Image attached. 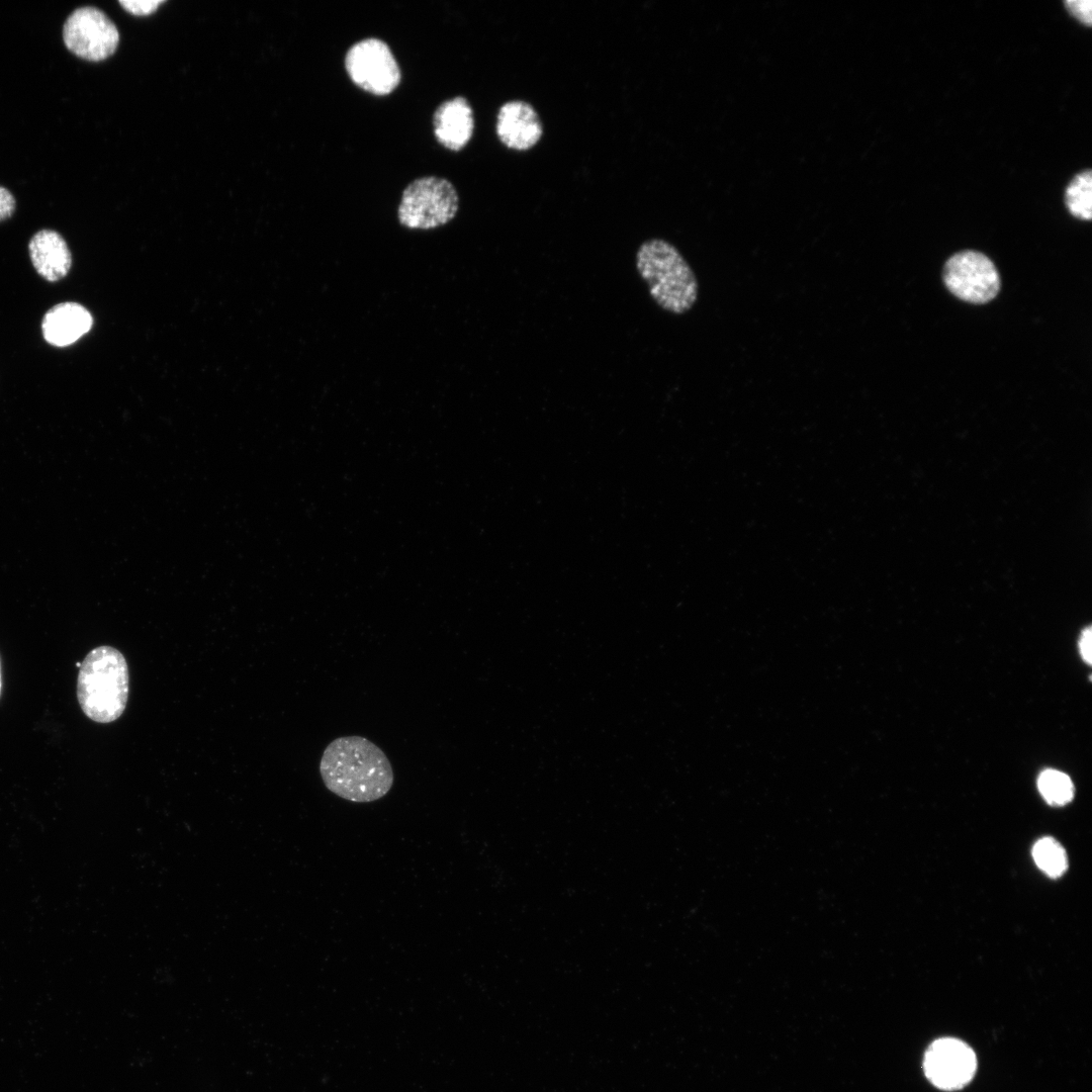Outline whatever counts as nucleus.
<instances>
[{
  "mask_svg": "<svg viewBox=\"0 0 1092 1092\" xmlns=\"http://www.w3.org/2000/svg\"><path fill=\"white\" fill-rule=\"evenodd\" d=\"M320 774L330 792L356 803L381 799L394 781L386 754L375 743L358 735L342 736L330 742L321 758Z\"/></svg>",
  "mask_w": 1092,
  "mask_h": 1092,
  "instance_id": "nucleus-1",
  "label": "nucleus"
},
{
  "mask_svg": "<svg viewBox=\"0 0 1092 1092\" xmlns=\"http://www.w3.org/2000/svg\"><path fill=\"white\" fill-rule=\"evenodd\" d=\"M635 265L653 301L672 314L688 312L697 302V277L675 246L663 239L643 242Z\"/></svg>",
  "mask_w": 1092,
  "mask_h": 1092,
  "instance_id": "nucleus-2",
  "label": "nucleus"
},
{
  "mask_svg": "<svg viewBox=\"0 0 1092 1092\" xmlns=\"http://www.w3.org/2000/svg\"><path fill=\"white\" fill-rule=\"evenodd\" d=\"M128 667L124 656L111 646L92 649L81 662L77 698L84 714L109 723L123 713L128 698Z\"/></svg>",
  "mask_w": 1092,
  "mask_h": 1092,
  "instance_id": "nucleus-3",
  "label": "nucleus"
},
{
  "mask_svg": "<svg viewBox=\"0 0 1092 1092\" xmlns=\"http://www.w3.org/2000/svg\"><path fill=\"white\" fill-rule=\"evenodd\" d=\"M458 206V194L450 181L427 176L414 180L403 190L397 215L408 229L428 230L449 222Z\"/></svg>",
  "mask_w": 1092,
  "mask_h": 1092,
  "instance_id": "nucleus-4",
  "label": "nucleus"
},
{
  "mask_svg": "<svg viewBox=\"0 0 1092 1092\" xmlns=\"http://www.w3.org/2000/svg\"><path fill=\"white\" fill-rule=\"evenodd\" d=\"M345 67L358 87L378 96L391 93L401 78L399 66L389 47L374 37L354 43L347 52Z\"/></svg>",
  "mask_w": 1092,
  "mask_h": 1092,
  "instance_id": "nucleus-5",
  "label": "nucleus"
},
{
  "mask_svg": "<svg viewBox=\"0 0 1092 1092\" xmlns=\"http://www.w3.org/2000/svg\"><path fill=\"white\" fill-rule=\"evenodd\" d=\"M947 289L958 298L971 303H986L1000 289L999 273L993 262L976 251H962L945 263L942 273Z\"/></svg>",
  "mask_w": 1092,
  "mask_h": 1092,
  "instance_id": "nucleus-6",
  "label": "nucleus"
},
{
  "mask_svg": "<svg viewBox=\"0 0 1092 1092\" xmlns=\"http://www.w3.org/2000/svg\"><path fill=\"white\" fill-rule=\"evenodd\" d=\"M63 37L72 53L92 62L108 58L119 41L115 24L101 10L89 6L76 9L68 17Z\"/></svg>",
  "mask_w": 1092,
  "mask_h": 1092,
  "instance_id": "nucleus-7",
  "label": "nucleus"
},
{
  "mask_svg": "<svg viewBox=\"0 0 1092 1092\" xmlns=\"http://www.w3.org/2000/svg\"><path fill=\"white\" fill-rule=\"evenodd\" d=\"M924 1073L928 1080L943 1090H957L968 1084L977 1068L973 1050L962 1040L943 1037L933 1041L927 1049Z\"/></svg>",
  "mask_w": 1092,
  "mask_h": 1092,
  "instance_id": "nucleus-8",
  "label": "nucleus"
},
{
  "mask_svg": "<svg viewBox=\"0 0 1092 1092\" xmlns=\"http://www.w3.org/2000/svg\"><path fill=\"white\" fill-rule=\"evenodd\" d=\"M495 131L500 143L508 149L525 152L539 144L544 126L538 111L530 102L513 99L499 107Z\"/></svg>",
  "mask_w": 1092,
  "mask_h": 1092,
  "instance_id": "nucleus-9",
  "label": "nucleus"
},
{
  "mask_svg": "<svg viewBox=\"0 0 1092 1092\" xmlns=\"http://www.w3.org/2000/svg\"><path fill=\"white\" fill-rule=\"evenodd\" d=\"M434 133L444 147L459 151L470 141L474 129L473 111L462 96L444 101L433 117Z\"/></svg>",
  "mask_w": 1092,
  "mask_h": 1092,
  "instance_id": "nucleus-10",
  "label": "nucleus"
},
{
  "mask_svg": "<svg viewBox=\"0 0 1092 1092\" xmlns=\"http://www.w3.org/2000/svg\"><path fill=\"white\" fill-rule=\"evenodd\" d=\"M90 312L76 302H63L49 309L41 323L44 340L56 347L75 343L91 329Z\"/></svg>",
  "mask_w": 1092,
  "mask_h": 1092,
  "instance_id": "nucleus-11",
  "label": "nucleus"
},
{
  "mask_svg": "<svg viewBox=\"0 0 1092 1092\" xmlns=\"http://www.w3.org/2000/svg\"><path fill=\"white\" fill-rule=\"evenodd\" d=\"M28 252L36 272L48 281L64 278L71 268V252L64 238L55 231L41 230L34 234Z\"/></svg>",
  "mask_w": 1092,
  "mask_h": 1092,
  "instance_id": "nucleus-12",
  "label": "nucleus"
},
{
  "mask_svg": "<svg viewBox=\"0 0 1092 1092\" xmlns=\"http://www.w3.org/2000/svg\"><path fill=\"white\" fill-rule=\"evenodd\" d=\"M1092 176L1087 169L1076 174L1066 187L1065 203L1069 212L1080 219L1090 220L1092 202Z\"/></svg>",
  "mask_w": 1092,
  "mask_h": 1092,
  "instance_id": "nucleus-13",
  "label": "nucleus"
},
{
  "mask_svg": "<svg viewBox=\"0 0 1092 1092\" xmlns=\"http://www.w3.org/2000/svg\"><path fill=\"white\" fill-rule=\"evenodd\" d=\"M1036 866L1048 876L1058 878L1068 867L1067 854L1063 846L1052 837L1039 839L1032 848Z\"/></svg>",
  "mask_w": 1092,
  "mask_h": 1092,
  "instance_id": "nucleus-14",
  "label": "nucleus"
},
{
  "mask_svg": "<svg viewBox=\"0 0 1092 1092\" xmlns=\"http://www.w3.org/2000/svg\"><path fill=\"white\" fill-rule=\"evenodd\" d=\"M1037 786L1045 801L1052 805H1064L1073 798L1074 787L1070 778L1055 769L1039 775Z\"/></svg>",
  "mask_w": 1092,
  "mask_h": 1092,
  "instance_id": "nucleus-15",
  "label": "nucleus"
},
{
  "mask_svg": "<svg viewBox=\"0 0 1092 1092\" xmlns=\"http://www.w3.org/2000/svg\"><path fill=\"white\" fill-rule=\"evenodd\" d=\"M1064 5L1068 12L1082 24L1090 26L1092 23L1091 0H1066Z\"/></svg>",
  "mask_w": 1092,
  "mask_h": 1092,
  "instance_id": "nucleus-16",
  "label": "nucleus"
},
{
  "mask_svg": "<svg viewBox=\"0 0 1092 1092\" xmlns=\"http://www.w3.org/2000/svg\"><path fill=\"white\" fill-rule=\"evenodd\" d=\"M164 0H120L119 3L128 12L134 15H148L156 11Z\"/></svg>",
  "mask_w": 1092,
  "mask_h": 1092,
  "instance_id": "nucleus-17",
  "label": "nucleus"
},
{
  "mask_svg": "<svg viewBox=\"0 0 1092 1092\" xmlns=\"http://www.w3.org/2000/svg\"><path fill=\"white\" fill-rule=\"evenodd\" d=\"M14 210V197L6 188L0 186V221L10 217Z\"/></svg>",
  "mask_w": 1092,
  "mask_h": 1092,
  "instance_id": "nucleus-18",
  "label": "nucleus"
},
{
  "mask_svg": "<svg viewBox=\"0 0 1092 1092\" xmlns=\"http://www.w3.org/2000/svg\"><path fill=\"white\" fill-rule=\"evenodd\" d=\"M1080 652L1083 659L1087 662H1091V629L1087 628L1083 631L1080 638Z\"/></svg>",
  "mask_w": 1092,
  "mask_h": 1092,
  "instance_id": "nucleus-19",
  "label": "nucleus"
},
{
  "mask_svg": "<svg viewBox=\"0 0 1092 1092\" xmlns=\"http://www.w3.org/2000/svg\"><path fill=\"white\" fill-rule=\"evenodd\" d=\"M1 678L2 677H1V660H0V694H1V688H2V679Z\"/></svg>",
  "mask_w": 1092,
  "mask_h": 1092,
  "instance_id": "nucleus-20",
  "label": "nucleus"
}]
</instances>
